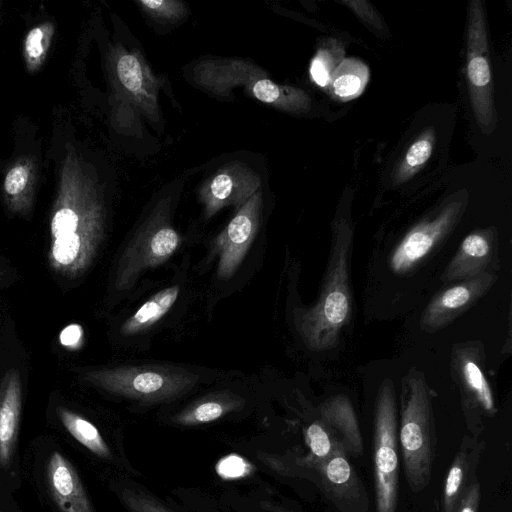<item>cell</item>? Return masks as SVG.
<instances>
[{
	"label": "cell",
	"mask_w": 512,
	"mask_h": 512,
	"mask_svg": "<svg viewBox=\"0 0 512 512\" xmlns=\"http://www.w3.org/2000/svg\"><path fill=\"white\" fill-rule=\"evenodd\" d=\"M353 228L345 218L333 224L329 260L319 295L314 304L296 316V326L313 351H324L336 345L341 330L352 312L350 257Z\"/></svg>",
	"instance_id": "cell-1"
},
{
	"label": "cell",
	"mask_w": 512,
	"mask_h": 512,
	"mask_svg": "<svg viewBox=\"0 0 512 512\" xmlns=\"http://www.w3.org/2000/svg\"><path fill=\"white\" fill-rule=\"evenodd\" d=\"M400 444L407 482L413 492L427 487L434 458V425L430 395L425 379L413 372L406 381Z\"/></svg>",
	"instance_id": "cell-2"
},
{
	"label": "cell",
	"mask_w": 512,
	"mask_h": 512,
	"mask_svg": "<svg viewBox=\"0 0 512 512\" xmlns=\"http://www.w3.org/2000/svg\"><path fill=\"white\" fill-rule=\"evenodd\" d=\"M85 381L110 393L145 402L172 400L190 390L199 376L166 366H119L88 371Z\"/></svg>",
	"instance_id": "cell-3"
},
{
	"label": "cell",
	"mask_w": 512,
	"mask_h": 512,
	"mask_svg": "<svg viewBox=\"0 0 512 512\" xmlns=\"http://www.w3.org/2000/svg\"><path fill=\"white\" fill-rule=\"evenodd\" d=\"M180 236L170 223V201L163 199L141 224L121 254L114 285L131 288L143 271L166 262L177 250Z\"/></svg>",
	"instance_id": "cell-4"
},
{
	"label": "cell",
	"mask_w": 512,
	"mask_h": 512,
	"mask_svg": "<svg viewBox=\"0 0 512 512\" xmlns=\"http://www.w3.org/2000/svg\"><path fill=\"white\" fill-rule=\"evenodd\" d=\"M398 446L395 389L386 379L379 387L374 417L376 512H395L398 499Z\"/></svg>",
	"instance_id": "cell-5"
},
{
	"label": "cell",
	"mask_w": 512,
	"mask_h": 512,
	"mask_svg": "<svg viewBox=\"0 0 512 512\" xmlns=\"http://www.w3.org/2000/svg\"><path fill=\"white\" fill-rule=\"evenodd\" d=\"M467 78L474 115L485 133L496 124L486 23L482 4L471 1L467 29Z\"/></svg>",
	"instance_id": "cell-6"
},
{
	"label": "cell",
	"mask_w": 512,
	"mask_h": 512,
	"mask_svg": "<svg viewBox=\"0 0 512 512\" xmlns=\"http://www.w3.org/2000/svg\"><path fill=\"white\" fill-rule=\"evenodd\" d=\"M462 208V203L451 202L433 218L410 229L391 252V271L403 275L418 266L450 233L461 215Z\"/></svg>",
	"instance_id": "cell-7"
},
{
	"label": "cell",
	"mask_w": 512,
	"mask_h": 512,
	"mask_svg": "<svg viewBox=\"0 0 512 512\" xmlns=\"http://www.w3.org/2000/svg\"><path fill=\"white\" fill-rule=\"evenodd\" d=\"M261 209L260 189L237 210L226 228L215 239L218 278H231L243 261L259 229Z\"/></svg>",
	"instance_id": "cell-8"
},
{
	"label": "cell",
	"mask_w": 512,
	"mask_h": 512,
	"mask_svg": "<svg viewBox=\"0 0 512 512\" xmlns=\"http://www.w3.org/2000/svg\"><path fill=\"white\" fill-rule=\"evenodd\" d=\"M261 188V177L242 162L221 166L199 189V199L207 218L227 206L237 210Z\"/></svg>",
	"instance_id": "cell-9"
},
{
	"label": "cell",
	"mask_w": 512,
	"mask_h": 512,
	"mask_svg": "<svg viewBox=\"0 0 512 512\" xmlns=\"http://www.w3.org/2000/svg\"><path fill=\"white\" fill-rule=\"evenodd\" d=\"M496 280L495 271H487L439 292L421 315L422 330L433 333L449 325L486 294Z\"/></svg>",
	"instance_id": "cell-10"
},
{
	"label": "cell",
	"mask_w": 512,
	"mask_h": 512,
	"mask_svg": "<svg viewBox=\"0 0 512 512\" xmlns=\"http://www.w3.org/2000/svg\"><path fill=\"white\" fill-rule=\"evenodd\" d=\"M313 468L319 473L324 493L339 510L342 512L369 511L366 491L349 463L343 445Z\"/></svg>",
	"instance_id": "cell-11"
},
{
	"label": "cell",
	"mask_w": 512,
	"mask_h": 512,
	"mask_svg": "<svg viewBox=\"0 0 512 512\" xmlns=\"http://www.w3.org/2000/svg\"><path fill=\"white\" fill-rule=\"evenodd\" d=\"M492 229L477 230L468 234L442 273L443 282L475 278L487 271L496 258L497 243Z\"/></svg>",
	"instance_id": "cell-12"
},
{
	"label": "cell",
	"mask_w": 512,
	"mask_h": 512,
	"mask_svg": "<svg viewBox=\"0 0 512 512\" xmlns=\"http://www.w3.org/2000/svg\"><path fill=\"white\" fill-rule=\"evenodd\" d=\"M116 74L122 87L152 119H157L159 80L137 51H122L116 61Z\"/></svg>",
	"instance_id": "cell-13"
},
{
	"label": "cell",
	"mask_w": 512,
	"mask_h": 512,
	"mask_svg": "<svg viewBox=\"0 0 512 512\" xmlns=\"http://www.w3.org/2000/svg\"><path fill=\"white\" fill-rule=\"evenodd\" d=\"M46 479L51 497L61 512H93L74 466L58 451L49 457Z\"/></svg>",
	"instance_id": "cell-14"
},
{
	"label": "cell",
	"mask_w": 512,
	"mask_h": 512,
	"mask_svg": "<svg viewBox=\"0 0 512 512\" xmlns=\"http://www.w3.org/2000/svg\"><path fill=\"white\" fill-rule=\"evenodd\" d=\"M22 408L19 371L9 369L0 384V467H7L16 445Z\"/></svg>",
	"instance_id": "cell-15"
},
{
	"label": "cell",
	"mask_w": 512,
	"mask_h": 512,
	"mask_svg": "<svg viewBox=\"0 0 512 512\" xmlns=\"http://www.w3.org/2000/svg\"><path fill=\"white\" fill-rule=\"evenodd\" d=\"M456 377L468 401L488 415L496 413L495 399L475 348H457L453 354Z\"/></svg>",
	"instance_id": "cell-16"
},
{
	"label": "cell",
	"mask_w": 512,
	"mask_h": 512,
	"mask_svg": "<svg viewBox=\"0 0 512 512\" xmlns=\"http://www.w3.org/2000/svg\"><path fill=\"white\" fill-rule=\"evenodd\" d=\"M322 420L341 436L345 451L360 455L363 441L359 424L350 400L343 395L328 399L320 408Z\"/></svg>",
	"instance_id": "cell-17"
},
{
	"label": "cell",
	"mask_w": 512,
	"mask_h": 512,
	"mask_svg": "<svg viewBox=\"0 0 512 512\" xmlns=\"http://www.w3.org/2000/svg\"><path fill=\"white\" fill-rule=\"evenodd\" d=\"M480 448L472 440H463L448 470L443 491V512H454L471 483Z\"/></svg>",
	"instance_id": "cell-18"
},
{
	"label": "cell",
	"mask_w": 512,
	"mask_h": 512,
	"mask_svg": "<svg viewBox=\"0 0 512 512\" xmlns=\"http://www.w3.org/2000/svg\"><path fill=\"white\" fill-rule=\"evenodd\" d=\"M178 295V286L158 291L122 324L121 333L134 335L151 327L172 308Z\"/></svg>",
	"instance_id": "cell-19"
},
{
	"label": "cell",
	"mask_w": 512,
	"mask_h": 512,
	"mask_svg": "<svg viewBox=\"0 0 512 512\" xmlns=\"http://www.w3.org/2000/svg\"><path fill=\"white\" fill-rule=\"evenodd\" d=\"M241 403L242 399L230 391L216 392L182 411L175 421L183 425L211 422L235 410Z\"/></svg>",
	"instance_id": "cell-20"
},
{
	"label": "cell",
	"mask_w": 512,
	"mask_h": 512,
	"mask_svg": "<svg viewBox=\"0 0 512 512\" xmlns=\"http://www.w3.org/2000/svg\"><path fill=\"white\" fill-rule=\"evenodd\" d=\"M368 78V67L362 61L344 58L334 71L328 88L336 99L348 101L363 92Z\"/></svg>",
	"instance_id": "cell-21"
},
{
	"label": "cell",
	"mask_w": 512,
	"mask_h": 512,
	"mask_svg": "<svg viewBox=\"0 0 512 512\" xmlns=\"http://www.w3.org/2000/svg\"><path fill=\"white\" fill-rule=\"evenodd\" d=\"M58 416L69 434L88 450L100 457L110 456L106 442L90 421L66 408H59Z\"/></svg>",
	"instance_id": "cell-22"
},
{
	"label": "cell",
	"mask_w": 512,
	"mask_h": 512,
	"mask_svg": "<svg viewBox=\"0 0 512 512\" xmlns=\"http://www.w3.org/2000/svg\"><path fill=\"white\" fill-rule=\"evenodd\" d=\"M434 147V131L423 132L408 148L400 166L397 168L394 181L402 183L417 173L430 158Z\"/></svg>",
	"instance_id": "cell-23"
},
{
	"label": "cell",
	"mask_w": 512,
	"mask_h": 512,
	"mask_svg": "<svg viewBox=\"0 0 512 512\" xmlns=\"http://www.w3.org/2000/svg\"><path fill=\"white\" fill-rule=\"evenodd\" d=\"M344 59L342 45L335 40H328L319 47L310 64V76L319 87L327 88L334 71Z\"/></svg>",
	"instance_id": "cell-24"
},
{
	"label": "cell",
	"mask_w": 512,
	"mask_h": 512,
	"mask_svg": "<svg viewBox=\"0 0 512 512\" xmlns=\"http://www.w3.org/2000/svg\"><path fill=\"white\" fill-rule=\"evenodd\" d=\"M306 441L311 455L309 465L321 463L327 459L342 443L332 439L330 433L318 422L312 423L306 430Z\"/></svg>",
	"instance_id": "cell-25"
},
{
	"label": "cell",
	"mask_w": 512,
	"mask_h": 512,
	"mask_svg": "<svg viewBox=\"0 0 512 512\" xmlns=\"http://www.w3.org/2000/svg\"><path fill=\"white\" fill-rule=\"evenodd\" d=\"M140 8L154 19L175 21L186 14V6L178 0H138Z\"/></svg>",
	"instance_id": "cell-26"
},
{
	"label": "cell",
	"mask_w": 512,
	"mask_h": 512,
	"mask_svg": "<svg viewBox=\"0 0 512 512\" xmlns=\"http://www.w3.org/2000/svg\"><path fill=\"white\" fill-rule=\"evenodd\" d=\"M123 498L132 512H170L142 492L125 490Z\"/></svg>",
	"instance_id": "cell-27"
},
{
	"label": "cell",
	"mask_w": 512,
	"mask_h": 512,
	"mask_svg": "<svg viewBox=\"0 0 512 512\" xmlns=\"http://www.w3.org/2000/svg\"><path fill=\"white\" fill-rule=\"evenodd\" d=\"M249 470L245 460L237 455H230L223 458L217 465L219 475L224 478H238Z\"/></svg>",
	"instance_id": "cell-28"
},
{
	"label": "cell",
	"mask_w": 512,
	"mask_h": 512,
	"mask_svg": "<svg viewBox=\"0 0 512 512\" xmlns=\"http://www.w3.org/2000/svg\"><path fill=\"white\" fill-rule=\"evenodd\" d=\"M28 174L24 167L17 166L11 169L5 178V190L10 195L21 193L27 183Z\"/></svg>",
	"instance_id": "cell-29"
},
{
	"label": "cell",
	"mask_w": 512,
	"mask_h": 512,
	"mask_svg": "<svg viewBox=\"0 0 512 512\" xmlns=\"http://www.w3.org/2000/svg\"><path fill=\"white\" fill-rule=\"evenodd\" d=\"M481 498L480 486L477 482L469 485L454 512H477Z\"/></svg>",
	"instance_id": "cell-30"
},
{
	"label": "cell",
	"mask_w": 512,
	"mask_h": 512,
	"mask_svg": "<svg viewBox=\"0 0 512 512\" xmlns=\"http://www.w3.org/2000/svg\"><path fill=\"white\" fill-rule=\"evenodd\" d=\"M347 4L360 18L376 29L382 28V23L373 7L365 1H348Z\"/></svg>",
	"instance_id": "cell-31"
},
{
	"label": "cell",
	"mask_w": 512,
	"mask_h": 512,
	"mask_svg": "<svg viewBox=\"0 0 512 512\" xmlns=\"http://www.w3.org/2000/svg\"><path fill=\"white\" fill-rule=\"evenodd\" d=\"M42 38H43V32L38 27L32 29L29 32V34L27 35L26 42H25V48H26L27 54L31 58H38L41 56V54L43 52Z\"/></svg>",
	"instance_id": "cell-32"
}]
</instances>
